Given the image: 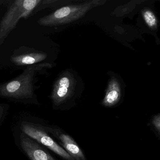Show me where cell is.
Masks as SVG:
<instances>
[{
  "label": "cell",
  "mask_w": 160,
  "mask_h": 160,
  "mask_svg": "<svg viewBox=\"0 0 160 160\" xmlns=\"http://www.w3.org/2000/svg\"><path fill=\"white\" fill-rule=\"evenodd\" d=\"M51 67L49 62L28 66L13 79L0 83V98L26 104H39L36 91L39 76Z\"/></svg>",
  "instance_id": "6da1fadb"
},
{
  "label": "cell",
  "mask_w": 160,
  "mask_h": 160,
  "mask_svg": "<svg viewBox=\"0 0 160 160\" xmlns=\"http://www.w3.org/2000/svg\"><path fill=\"white\" fill-rule=\"evenodd\" d=\"M20 145L30 160H56L43 147L24 133L20 136Z\"/></svg>",
  "instance_id": "5b68a950"
},
{
  "label": "cell",
  "mask_w": 160,
  "mask_h": 160,
  "mask_svg": "<svg viewBox=\"0 0 160 160\" xmlns=\"http://www.w3.org/2000/svg\"><path fill=\"white\" fill-rule=\"evenodd\" d=\"M60 141L66 151L74 160H86V157L76 142L69 135L62 132L59 129L45 127Z\"/></svg>",
  "instance_id": "8992f818"
},
{
  "label": "cell",
  "mask_w": 160,
  "mask_h": 160,
  "mask_svg": "<svg viewBox=\"0 0 160 160\" xmlns=\"http://www.w3.org/2000/svg\"><path fill=\"white\" fill-rule=\"evenodd\" d=\"M41 0L8 1L7 11L0 22V47L22 18L31 15Z\"/></svg>",
  "instance_id": "7a4b0ae2"
},
{
  "label": "cell",
  "mask_w": 160,
  "mask_h": 160,
  "mask_svg": "<svg viewBox=\"0 0 160 160\" xmlns=\"http://www.w3.org/2000/svg\"><path fill=\"white\" fill-rule=\"evenodd\" d=\"M8 67L16 69H25L34 64L44 63L47 54L42 48L32 47L21 46L14 48L9 53Z\"/></svg>",
  "instance_id": "3957f363"
},
{
  "label": "cell",
  "mask_w": 160,
  "mask_h": 160,
  "mask_svg": "<svg viewBox=\"0 0 160 160\" xmlns=\"http://www.w3.org/2000/svg\"><path fill=\"white\" fill-rule=\"evenodd\" d=\"M9 108V105L5 103H0V123L6 115Z\"/></svg>",
  "instance_id": "9c48e42d"
},
{
  "label": "cell",
  "mask_w": 160,
  "mask_h": 160,
  "mask_svg": "<svg viewBox=\"0 0 160 160\" xmlns=\"http://www.w3.org/2000/svg\"><path fill=\"white\" fill-rule=\"evenodd\" d=\"M152 123L155 127V129L158 131V132H160V115L155 116L153 117L152 121Z\"/></svg>",
  "instance_id": "30bf717a"
},
{
  "label": "cell",
  "mask_w": 160,
  "mask_h": 160,
  "mask_svg": "<svg viewBox=\"0 0 160 160\" xmlns=\"http://www.w3.org/2000/svg\"><path fill=\"white\" fill-rule=\"evenodd\" d=\"M7 1L6 0H0V5H2L3 3L7 2Z\"/></svg>",
  "instance_id": "8fae6325"
},
{
  "label": "cell",
  "mask_w": 160,
  "mask_h": 160,
  "mask_svg": "<svg viewBox=\"0 0 160 160\" xmlns=\"http://www.w3.org/2000/svg\"><path fill=\"white\" fill-rule=\"evenodd\" d=\"M144 19L147 25L150 27H153L156 23V18L153 13L149 11L144 12L143 14Z\"/></svg>",
  "instance_id": "ba28073f"
},
{
  "label": "cell",
  "mask_w": 160,
  "mask_h": 160,
  "mask_svg": "<svg viewBox=\"0 0 160 160\" xmlns=\"http://www.w3.org/2000/svg\"><path fill=\"white\" fill-rule=\"evenodd\" d=\"M118 92L116 90L109 92L106 96L104 103L106 105L110 106L115 104L119 99Z\"/></svg>",
  "instance_id": "52a82bcc"
},
{
  "label": "cell",
  "mask_w": 160,
  "mask_h": 160,
  "mask_svg": "<svg viewBox=\"0 0 160 160\" xmlns=\"http://www.w3.org/2000/svg\"><path fill=\"white\" fill-rule=\"evenodd\" d=\"M21 129L24 134L33 140H36L63 159L74 160L71 155L60 146L42 126L32 122H24L21 124Z\"/></svg>",
  "instance_id": "277c9868"
}]
</instances>
